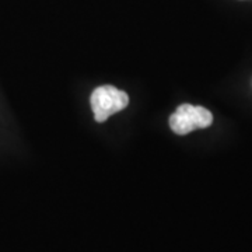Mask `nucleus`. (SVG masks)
<instances>
[{"label": "nucleus", "mask_w": 252, "mask_h": 252, "mask_svg": "<svg viewBox=\"0 0 252 252\" xmlns=\"http://www.w3.org/2000/svg\"><path fill=\"white\" fill-rule=\"evenodd\" d=\"M90 104L94 119L97 122H105L111 115L129 105V95L114 86H101L93 91Z\"/></svg>", "instance_id": "nucleus-1"}, {"label": "nucleus", "mask_w": 252, "mask_h": 252, "mask_svg": "<svg viewBox=\"0 0 252 252\" xmlns=\"http://www.w3.org/2000/svg\"><path fill=\"white\" fill-rule=\"evenodd\" d=\"M213 115L205 107L182 104L170 117V127L174 133L184 136L196 129H206L212 125Z\"/></svg>", "instance_id": "nucleus-2"}]
</instances>
